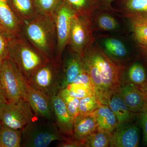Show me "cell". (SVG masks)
<instances>
[{"mask_svg":"<svg viewBox=\"0 0 147 147\" xmlns=\"http://www.w3.org/2000/svg\"><path fill=\"white\" fill-rule=\"evenodd\" d=\"M130 20L135 38L140 44L147 46V24L133 19Z\"/></svg>","mask_w":147,"mask_h":147,"instance_id":"cell-29","label":"cell"},{"mask_svg":"<svg viewBox=\"0 0 147 147\" xmlns=\"http://www.w3.org/2000/svg\"><path fill=\"white\" fill-rule=\"evenodd\" d=\"M22 36L49 59H55L57 35L53 15L38 14L24 22Z\"/></svg>","mask_w":147,"mask_h":147,"instance_id":"cell-1","label":"cell"},{"mask_svg":"<svg viewBox=\"0 0 147 147\" xmlns=\"http://www.w3.org/2000/svg\"><path fill=\"white\" fill-rule=\"evenodd\" d=\"M9 57L26 81L38 68L50 60L23 36L9 40Z\"/></svg>","mask_w":147,"mask_h":147,"instance_id":"cell-3","label":"cell"},{"mask_svg":"<svg viewBox=\"0 0 147 147\" xmlns=\"http://www.w3.org/2000/svg\"><path fill=\"white\" fill-rule=\"evenodd\" d=\"M59 92L79 99L88 96H96L93 87L82 84H71L65 88L60 90Z\"/></svg>","mask_w":147,"mask_h":147,"instance_id":"cell-23","label":"cell"},{"mask_svg":"<svg viewBox=\"0 0 147 147\" xmlns=\"http://www.w3.org/2000/svg\"><path fill=\"white\" fill-rule=\"evenodd\" d=\"M139 129L134 125H122L112 133L109 146L137 147L139 146Z\"/></svg>","mask_w":147,"mask_h":147,"instance_id":"cell-14","label":"cell"},{"mask_svg":"<svg viewBox=\"0 0 147 147\" xmlns=\"http://www.w3.org/2000/svg\"><path fill=\"white\" fill-rule=\"evenodd\" d=\"M91 16L75 15L71 24L68 45L70 52L82 57L94 41Z\"/></svg>","mask_w":147,"mask_h":147,"instance_id":"cell-7","label":"cell"},{"mask_svg":"<svg viewBox=\"0 0 147 147\" xmlns=\"http://www.w3.org/2000/svg\"><path fill=\"white\" fill-rule=\"evenodd\" d=\"M23 24L8 0H0V31L9 40L20 37L22 36Z\"/></svg>","mask_w":147,"mask_h":147,"instance_id":"cell-11","label":"cell"},{"mask_svg":"<svg viewBox=\"0 0 147 147\" xmlns=\"http://www.w3.org/2000/svg\"><path fill=\"white\" fill-rule=\"evenodd\" d=\"M129 18L130 19H133V20L141 21L147 24V14L132 16V17H129Z\"/></svg>","mask_w":147,"mask_h":147,"instance_id":"cell-38","label":"cell"},{"mask_svg":"<svg viewBox=\"0 0 147 147\" xmlns=\"http://www.w3.org/2000/svg\"><path fill=\"white\" fill-rule=\"evenodd\" d=\"M114 0H98V8L111 9V4Z\"/></svg>","mask_w":147,"mask_h":147,"instance_id":"cell-36","label":"cell"},{"mask_svg":"<svg viewBox=\"0 0 147 147\" xmlns=\"http://www.w3.org/2000/svg\"><path fill=\"white\" fill-rule=\"evenodd\" d=\"M65 136L61 134L56 123L35 116L22 129L21 147H46Z\"/></svg>","mask_w":147,"mask_h":147,"instance_id":"cell-4","label":"cell"},{"mask_svg":"<svg viewBox=\"0 0 147 147\" xmlns=\"http://www.w3.org/2000/svg\"><path fill=\"white\" fill-rule=\"evenodd\" d=\"M118 92L132 113L140 115L147 112V100L136 85L130 82L122 84Z\"/></svg>","mask_w":147,"mask_h":147,"instance_id":"cell-13","label":"cell"},{"mask_svg":"<svg viewBox=\"0 0 147 147\" xmlns=\"http://www.w3.org/2000/svg\"><path fill=\"white\" fill-rule=\"evenodd\" d=\"M108 106L117 118L119 125L118 127L127 125L135 115L129 110L118 92L112 96Z\"/></svg>","mask_w":147,"mask_h":147,"instance_id":"cell-18","label":"cell"},{"mask_svg":"<svg viewBox=\"0 0 147 147\" xmlns=\"http://www.w3.org/2000/svg\"><path fill=\"white\" fill-rule=\"evenodd\" d=\"M112 134L98 127L83 142L84 147H107L110 146Z\"/></svg>","mask_w":147,"mask_h":147,"instance_id":"cell-21","label":"cell"},{"mask_svg":"<svg viewBox=\"0 0 147 147\" xmlns=\"http://www.w3.org/2000/svg\"><path fill=\"white\" fill-rule=\"evenodd\" d=\"M0 82L7 102L25 99L26 80L9 57L0 66Z\"/></svg>","mask_w":147,"mask_h":147,"instance_id":"cell-5","label":"cell"},{"mask_svg":"<svg viewBox=\"0 0 147 147\" xmlns=\"http://www.w3.org/2000/svg\"><path fill=\"white\" fill-rule=\"evenodd\" d=\"M123 10L128 18L147 14V0H125Z\"/></svg>","mask_w":147,"mask_h":147,"instance_id":"cell-24","label":"cell"},{"mask_svg":"<svg viewBox=\"0 0 147 147\" xmlns=\"http://www.w3.org/2000/svg\"><path fill=\"white\" fill-rule=\"evenodd\" d=\"M98 127L96 121L92 114L79 115L74 118L73 137L83 144L84 140Z\"/></svg>","mask_w":147,"mask_h":147,"instance_id":"cell-16","label":"cell"},{"mask_svg":"<svg viewBox=\"0 0 147 147\" xmlns=\"http://www.w3.org/2000/svg\"><path fill=\"white\" fill-rule=\"evenodd\" d=\"M75 12L63 0L53 15L57 35V47L55 59L61 65L62 57L66 47L68 46L71 24Z\"/></svg>","mask_w":147,"mask_h":147,"instance_id":"cell-8","label":"cell"},{"mask_svg":"<svg viewBox=\"0 0 147 147\" xmlns=\"http://www.w3.org/2000/svg\"><path fill=\"white\" fill-rule=\"evenodd\" d=\"M58 147H82L83 144L76 140L74 137H65L62 140L60 141L57 146Z\"/></svg>","mask_w":147,"mask_h":147,"instance_id":"cell-33","label":"cell"},{"mask_svg":"<svg viewBox=\"0 0 147 147\" xmlns=\"http://www.w3.org/2000/svg\"><path fill=\"white\" fill-rule=\"evenodd\" d=\"M70 53V55L65 59L62 70L61 71L60 90L72 84L84 69L81 57L72 52Z\"/></svg>","mask_w":147,"mask_h":147,"instance_id":"cell-15","label":"cell"},{"mask_svg":"<svg viewBox=\"0 0 147 147\" xmlns=\"http://www.w3.org/2000/svg\"><path fill=\"white\" fill-rule=\"evenodd\" d=\"M83 55L89 58L96 65L102 85L100 102L108 105L112 96L118 92L121 86L122 67L111 59L98 45H92Z\"/></svg>","mask_w":147,"mask_h":147,"instance_id":"cell-2","label":"cell"},{"mask_svg":"<svg viewBox=\"0 0 147 147\" xmlns=\"http://www.w3.org/2000/svg\"><path fill=\"white\" fill-rule=\"evenodd\" d=\"M98 127L112 134L119 126L117 120L109 106L101 104L92 113Z\"/></svg>","mask_w":147,"mask_h":147,"instance_id":"cell-17","label":"cell"},{"mask_svg":"<svg viewBox=\"0 0 147 147\" xmlns=\"http://www.w3.org/2000/svg\"><path fill=\"white\" fill-rule=\"evenodd\" d=\"M22 129L11 128L2 125L0 127V147H21Z\"/></svg>","mask_w":147,"mask_h":147,"instance_id":"cell-20","label":"cell"},{"mask_svg":"<svg viewBox=\"0 0 147 147\" xmlns=\"http://www.w3.org/2000/svg\"><path fill=\"white\" fill-rule=\"evenodd\" d=\"M72 84H85V85H89L94 88L90 77L89 75L87 73L84 67L82 72L79 74V75L76 77V79H74Z\"/></svg>","mask_w":147,"mask_h":147,"instance_id":"cell-34","label":"cell"},{"mask_svg":"<svg viewBox=\"0 0 147 147\" xmlns=\"http://www.w3.org/2000/svg\"><path fill=\"white\" fill-rule=\"evenodd\" d=\"M142 129L143 131V139L147 144V111L141 114Z\"/></svg>","mask_w":147,"mask_h":147,"instance_id":"cell-35","label":"cell"},{"mask_svg":"<svg viewBox=\"0 0 147 147\" xmlns=\"http://www.w3.org/2000/svg\"><path fill=\"white\" fill-rule=\"evenodd\" d=\"M7 102L6 99L5 95L3 90L2 86L0 82V105L3 102Z\"/></svg>","mask_w":147,"mask_h":147,"instance_id":"cell-39","label":"cell"},{"mask_svg":"<svg viewBox=\"0 0 147 147\" xmlns=\"http://www.w3.org/2000/svg\"><path fill=\"white\" fill-rule=\"evenodd\" d=\"M137 86L143 93L147 101V79L143 84Z\"/></svg>","mask_w":147,"mask_h":147,"instance_id":"cell-37","label":"cell"},{"mask_svg":"<svg viewBox=\"0 0 147 147\" xmlns=\"http://www.w3.org/2000/svg\"><path fill=\"white\" fill-rule=\"evenodd\" d=\"M101 104L96 96H88L83 98L80 99L79 115H91L92 114Z\"/></svg>","mask_w":147,"mask_h":147,"instance_id":"cell-26","label":"cell"},{"mask_svg":"<svg viewBox=\"0 0 147 147\" xmlns=\"http://www.w3.org/2000/svg\"><path fill=\"white\" fill-rule=\"evenodd\" d=\"M9 43L8 38L0 31V66L9 57Z\"/></svg>","mask_w":147,"mask_h":147,"instance_id":"cell-32","label":"cell"},{"mask_svg":"<svg viewBox=\"0 0 147 147\" xmlns=\"http://www.w3.org/2000/svg\"><path fill=\"white\" fill-rule=\"evenodd\" d=\"M35 117L26 100L16 103L7 102L0 105V121L2 125L13 129H23Z\"/></svg>","mask_w":147,"mask_h":147,"instance_id":"cell-9","label":"cell"},{"mask_svg":"<svg viewBox=\"0 0 147 147\" xmlns=\"http://www.w3.org/2000/svg\"><path fill=\"white\" fill-rule=\"evenodd\" d=\"M128 76L129 82L137 86L143 84L147 79L144 69L138 63L131 66L129 69Z\"/></svg>","mask_w":147,"mask_h":147,"instance_id":"cell-28","label":"cell"},{"mask_svg":"<svg viewBox=\"0 0 147 147\" xmlns=\"http://www.w3.org/2000/svg\"><path fill=\"white\" fill-rule=\"evenodd\" d=\"M25 100L28 102L36 117L50 121L54 118L51 97L30 86L27 82Z\"/></svg>","mask_w":147,"mask_h":147,"instance_id":"cell-10","label":"cell"},{"mask_svg":"<svg viewBox=\"0 0 147 147\" xmlns=\"http://www.w3.org/2000/svg\"><path fill=\"white\" fill-rule=\"evenodd\" d=\"M76 15L91 16L92 13L98 9V0H65Z\"/></svg>","mask_w":147,"mask_h":147,"instance_id":"cell-22","label":"cell"},{"mask_svg":"<svg viewBox=\"0 0 147 147\" xmlns=\"http://www.w3.org/2000/svg\"><path fill=\"white\" fill-rule=\"evenodd\" d=\"M61 66L55 59L50 60L32 74L27 83L50 97L57 94L61 89Z\"/></svg>","mask_w":147,"mask_h":147,"instance_id":"cell-6","label":"cell"},{"mask_svg":"<svg viewBox=\"0 0 147 147\" xmlns=\"http://www.w3.org/2000/svg\"><path fill=\"white\" fill-rule=\"evenodd\" d=\"M11 8L18 18L24 23L32 19L38 14L33 0H9Z\"/></svg>","mask_w":147,"mask_h":147,"instance_id":"cell-19","label":"cell"},{"mask_svg":"<svg viewBox=\"0 0 147 147\" xmlns=\"http://www.w3.org/2000/svg\"><path fill=\"white\" fill-rule=\"evenodd\" d=\"M58 93L62 98L70 115L74 118L77 117L79 114L80 99L59 92Z\"/></svg>","mask_w":147,"mask_h":147,"instance_id":"cell-30","label":"cell"},{"mask_svg":"<svg viewBox=\"0 0 147 147\" xmlns=\"http://www.w3.org/2000/svg\"><path fill=\"white\" fill-rule=\"evenodd\" d=\"M2 124L1 123V121H0V127H1V126Z\"/></svg>","mask_w":147,"mask_h":147,"instance_id":"cell-40","label":"cell"},{"mask_svg":"<svg viewBox=\"0 0 147 147\" xmlns=\"http://www.w3.org/2000/svg\"><path fill=\"white\" fill-rule=\"evenodd\" d=\"M98 26L103 30L112 31L117 28L118 26L117 22L112 16L102 14L98 17Z\"/></svg>","mask_w":147,"mask_h":147,"instance_id":"cell-31","label":"cell"},{"mask_svg":"<svg viewBox=\"0 0 147 147\" xmlns=\"http://www.w3.org/2000/svg\"><path fill=\"white\" fill-rule=\"evenodd\" d=\"M56 125L61 134L65 137H73L75 118L70 115L59 93L51 97Z\"/></svg>","mask_w":147,"mask_h":147,"instance_id":"cell-12","label":"cell"},{"mask_svg":"<svg viewBox=\"0 0 147 147\" xmlns=\"http://www.w3.org/2000/svg\"><path fill=\"white\" fill-rule=\"evenodd\" d=\"M104 47L108 53L114 57L122 58L127 54V50L123 42L118 39L108 38L104 40Z\"/></svg>","mask_w":147,"mask_h":147,"instance_id":"cell-25","label":"cell"},{"mask_svg":"<svg viewBox=\"0 0 147 147\" xmlns=\"http://www.w3.org/2000/svg\"><path fill=\"white\" fill-rule=\"evenodd\" d=\"M63 0H33L38 14L53 15Z\"/></svg>","mask_w":147,"mask_h":147,"instance_id":"cell-27","label":"cell"}]
</instances>
